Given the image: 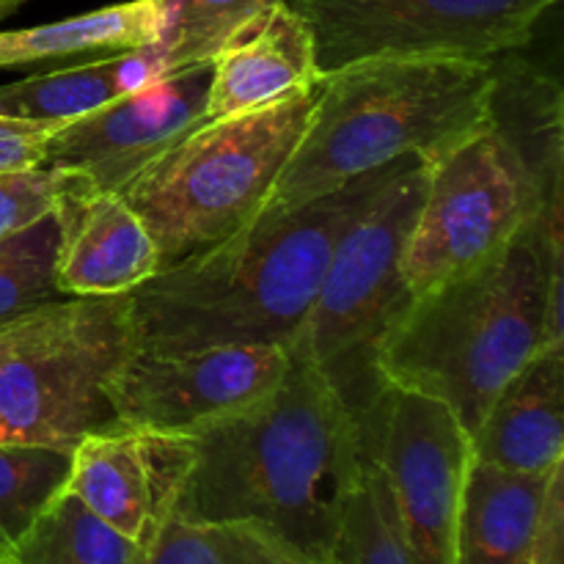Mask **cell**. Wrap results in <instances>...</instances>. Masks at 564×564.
<instances>
[{"label":"cell","mask_w":564,"mask_h":564,"mask_svg":"<svg viewBox=\"0 0 564 564\" xmlns=\"http://www.w3.org/2000/svg\"><path fill=\"white\" fill-rule=\"evenodd\" d=\"M191 463L171 512L185 521H251L334 562L364 433L303 347L273 391L187 435Z\"/></svg>","instance_id":"1"},{"label":"cell","mask_w":564,"mask_h":564,"mask_svg":"<svg viewBox=\"0 0 564 564\" xmlns=\"http://www.w3.org/2000/svg\"><path fill=\"white\" fill-rule=\"evenodd\" d=\"M411 158L375 169L292 213L253 215L215 246L163 264L127 292L135 350L273 345L290 350L352 220Z\"/></svg>","instance_id":"2"},{"label":"cell","mask_w":564,"mask_h":564,"mask_svg":"<svg viewBox=\"0 0 564 564\" xmlns=\"http://www.w3.org/2000/svg\"><path fill=\"white\" fill-rule=\"evenodd\" d=\"M562 231L532 220L510 246L413 297L380 356L386 386L438 400L468 438L505 386L564 345Z\"/></svg>","instance_id":"3"},{"label":"cell","mask_w":564,"mask_h":564,"mask_svg":"<svg viewBox=\"0 0 564 564\" xmlns=\"http://www.w3.org/2000/svg\"><path fill=\"white\" fill-rule=\"evenodd\" d=\"M494 58L380 55L319 75L295 152L257 215H281L375 169L424 163L488 121Z\"/></svg>","instance_id":"4"},{"label":"cell","mask_w":564,"mask_h":564,"mask_svg":"<svg viewBox=\"0 0 564 564\" xmlns=\"http://www.w3.org/2000/svg\"><path fill=\"white\" fill-rule=\"evenodd\" d=\"M317 83L259 110L204 121L121 187L160 262L226 240L262 209L306 130Z\"/></svg>","instance_id":"5"},{"label":"cell","mask_w":564,"mask_h":564,"mask_svg":"<svg viewBox=\"0 0 564 564\" xmlns=\"http://www.w3.org/2000/svg\"><path fill=\"white\" fill-rule=\"evenodd\" d=\"M427 187V165L411 158L336 242L297 345L361 424L375 422L386 386L380 356L411 308L402 251Z\"/></svg>","instance_id":"6"},{"label":"cell","mask_w":564,"mask_h":564,"mask_svg":"<svg viewBox=\"0 0 564 564\" xmlns=\"http://www.w3.org/2000/svg\"><path fill=\"white\" fill-rule=\"evenodd\" d=\"M135 350L130 297L47 303L0 325V416L6 444L75 452L116 427L108 380Z\"/></svg>","instance_id":"7"},{"label":"cell","mask_w":564,"mask_h":564,"mask_svg":"<svg viewBox=\"0 0 564 564\" xmlns=\"http://www.w3.org/2000/svg\"><path fill=\"white\" fill-rule=\"evenodd\" d=\"M424 165L427 187L402 251L413 297L496 257L549 215L532 174L490 121Z\"/></svg>","instance_id":"8"},{"label":"cell","mask_w":564,"mask_h":564,"mask_svg":"<svg viewBox=\"0 0 564 564\" xmlns=\"http://www.w3.org/2000/svg\"><path fill=\"white\" fill-rule=\"evenodd\" d=\"M306 20L319 75L380 55L490 61L527 47L560 0H286Z\"/></svg>","instance_id":"9"},{"label":"cell","mask_w":564,"mask_h":564,"mask_svg":"<svg viewBox=\"0 0 564 564\" xmlns=\"http://www.w3.org/2000/svg\"><path fill=\"white\" fill-rule=\"evenodd\" d=\"M389 477L413 564H455L471 438L438 400L389 386L375 422L364 430Z\"/></svg>","instance_id":"10"},{"label":"cell","mask_w":564,"mask_h":564,"mask_svg":"<svg viewBox=\"0 0 564 564\" xmlns=\"http://www.w3.org/2000/svg\"><path fill=\"white\" fill-rule=\"evenodd\" d=\"M286 364L290 350L273 345L132 350L108 380V402L119 427L191 435L262 400Z\"/></svg>","instance_id":"11"},{"label":"cell","mask_w":564,"mask_h":564,"mask_svg":"<svg viewBox=\"0 0 564 564\" xmlns=\"http://www.w3.org/2000/svg\"><path fill=\"white\" fill-rule=\"evenodd\" d=\"M207 83L209 64L191 66L64 121L44 143L42 165L88 191L119 193L154 158L207 121Z\"/></svg>","instance_id":"12"},{"label":"cell","mask_w":564,"mask_h":564,"mask_svg":"<svg viewBox=\"0 0 564 564\" xmlns=\"http://www.w3.org/2000/svg\"><path fill=\"white\" fill-rule=\"evenodd\" d=\"M187 463V435L141 433L116 424L75 446L66 490L116 532L147 545L174 507Z\"/></svg>","instance_id":"13"},{"label":"cell","mask_w":564,"mask_h":564,"mask_svg":"<svg viewBox=\"0 0 564 564\" xmlns=\"http://www.w3.org/2000/svg\"><path fill=\"white\" fill-rule=\"evenodd\" d=\"M53 218L61 295H124L163 268L152 235L119 193L88 191L61 176Z\"/></svg>","instance_id":"14"},{"label":"cell","mask_w":564,"mask_h":564,"mask_svg":"<svg viewBox=\"0 0 564 564\" xmlns=\"http://www.w3.org/2000/svg\"><path fill=\"white\" fill-rule=\"evenodd\" d=\"M319 80L314 39L286 0L242 28L209 64L204 119L248 113Z\"/></svg>","instance_id":"15"},{"label":"cell","mask_w":564,"mask_h":564,"mask_svg":"<svg viewBox=\"0 0 564 564\" xmlns=\"http://www.w3.org/2000/svg\"><path fill=\"white\" fill-rule=\"evenodd\" d=\"M474 463L551 474L564 463V345L545 347L494 402L471 438Z\"/></svg>","instance_id":"16"},{"label":"cell","mask_w":564,"mask_h":564,"mask_svg":"<svg viewBox=\"0 0 564 564\" xmlns=\"http://www.w3.org/2000/svg\"><path fill=\"white\" fill-rule=\"evenodd\" d=\"M488 121L545 198V224L562 226V171H564V119L562 88L549 72L516 58L512 53L494 58Z\"/></svg>","instance_id":"17"},{"label":"cell","mask_w":564,"mask_h":564,"mask_svg":"<svg viewBox=\"0 0 564 564\" xmlns=\"http://www.w3.org/2000/svg\"><path fill=\"white\" fill-rule=\"evenodd\" d=\"M551 474H512L471 463L457 518L455 564H534Z\"/></svg>","instance_id":"18"},{"label":"cell","mask_w":564,"mask_h":564,"mask_svg":"<svg viewBox=\"0 0 564 564\" xmlns=\"http://www.w3.org/2000/svg\"><path fill=\"white\" fill-rule=\"evenodd\" d=\"M165 75L158 44L121 50L97 61L44 72L0 86V116L22 121H64L86 116Z\"/></svg>","instance_id":"19"},{"label":"cell","mask_w":564,"mask_h":564,"mask_svg":"<svg viewBox=\"0 0 564 564\" xmlns=\"http://www.w3.org/2000/svg\"><path fill=\"white\" fill-rule=\"evenodd\" d=\"M160 33L154 0H124L47 25L0 31V69L44 61L110 55L152 44Z\"/></svg>","instance_id":"20"},{"label":"cell","mask_w":564,"mask_h":564,"mask_svg":"<svg viewBox=\"0 0 564 564\" xmlns=\"http://www.w3.org/2000/svg\"><path fill=\"white\" fill-rule=\"evenodd\" d=\"M141 564H334L306 554L281 534L251 521L198 523L185 518H163Z\"/></svg>","instance_id":"21"},{"label":"cell","mask_w":564,"mask_h":564,"mask_svg":"<svg viewBox=\"0 0 564 564\" xmlns=\"http://www.w3.org/2000/svg\"><path fill=\"white\" fill-rule=\"evenodd\" d=\"M9 556L17 564H141L143 545L116 532L64 488Z\"/></svg>","instance_id":"22"},{"label":"cell","mask_w":564,"mask_h":564,"mask_svg":"<svg viewBox=\"0 0 564 564\" xmlns=\"http://www.w3.org/2000/svg\"><path fill=\"white\" fill-rule=\"evenodd\" d=\"M160 33L154 44L163 55L165 75L213 64L226 42L251 25L281 0H154Z\"/></svg>","instance_id":"23"},{"label":"cell","mask_w":564,"mask_h":564,"mask_svg":"<svg viewBox=\"0 0 564 564\" xmlns=\"http://www.w3.org/2000/svg\"><path fill=\"white\" fill-rule=\"evenodd\" d=\"M334 564H413L389 477L367 444L347 499Z\"/></svg>","instance_id":"24"},{"label":"cell","mask_w":564,"mask_h":564,"mask_svg":"<svg viewBox=\"0 0 564 564\" xmlns=\"http://www.w3.org/2000/svg\"><path fill=\"white\" fill-rule=\"evenodd\" d=\"M72 455L36 444H0V556H9L44 507L66 488Z\"/></svg>","instance_id":"25"},{"label":"cell","mask_w":564,"mask_h":564,"mask_svg":"<svg viewBox=\"0 0 564 564\" xmlns=\"http://www.w3.org/2000/svg\"><path fill=\"white\" fill-rule=\"evenodd\" d=\"M58 224L47 215L39 224L0 237V325L47 303L64 301L55 286Z\"/></svg>","instance_id":"26"},{"label":"cell","mask_w":564,"mask_h":564,"mask_svg":"<svg viewBox=\"0 0 564 564\" xmlns=\"http://www.w3.org/2000/svg\"><path fill=\"white\" fill-rule=\"evenodd\" d=\"M58 196L61 176L42 163L0 174V237L53 215Z\"/></svg>","instance_id":"27"},{"label":"cell","mask_w":564,"mask_h":564,"mask_svg":"<svg viewBox=\"0 0 564 564\" xmlns=\"http://www.w3.org/2000/svg\"><path fill=\"white\" fill-rule=\"evenodd\" d=\"M58 124L22 121L0 116V174L39 165L44 160V143Z\"/></svg>","instance_id":"28"},{"label":"cell","mask_w":564,"mask_h":564,"mask_svg":"<svg viewBox=\"0 0 564 564\" xmlns=\"http://www.w3.org/2000/svg\"><path fill=\"white\" fill-rule=\"evenodd\" d=\"M534 564H564V463L551 474L534 540Z\"/></svg>","instance_id":"29"},{"label":"cell","mask_w":564,"mask_h":564,"mask_svg":"<svg viewBox=\"0 0 564 564\" xmlns=\"http://www.w3.org/2000/svg\"><path fill=\"white\" fill-rule=\"evenodd\" d=\"M25 3L28 0H0V22L14 14V11H20Z\"/></svg>","instance_id":"30"},{"label":"cell","mask_w":564,"mask_h":564,"mask_svg":"<svg viewBox=\"0 0 564 564\" xmlns=\"http://www.w3.org/2000/svg\"><path fill=\"white\" fill-rule=\"evenodd\" d=\"M0 444H6V427H3V416H0Z\"/></svg>","instance_id":"31"},{"label":"cell","mask_w":564,"mask_h":564,"mask_svg":"<svg viewBox=\"0 0 564 564\" xmlns=\"http://www.w3.org/2000/svg\"><path fill=\"white\" fill-rule=\"evenodd\" d=\"M0 564H17V562L11 560V556H0Z\"/></svg>","instance_id":"32"}]
</instances>
